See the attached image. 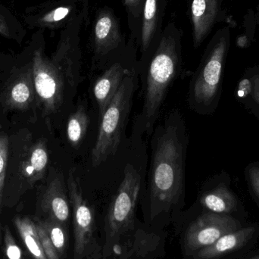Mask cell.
<instances>
[{
	"label": "cell",
	"instance_id": "obj_1",
	"mask_svg": "<svg viewBox=\"0 0 259 259\" xmlns=\"http://www.w3.org/2000/svg\"><path fill=\"white\" fill-rule=\"evenodd\" d=\"M153 140L151 163V216L155 217L178 202L184 188L187 139L181 117L172 115Z\"/></svg>",
	"mask_w": 259,
	"mask_h": 259
},
{
	"label": "cell",
	"instance_id": "obj_2",
	"mask_svg": "<svg viewBox=\"0 0 259 259\" xmlns=\"http://www.w3.org/2000/svg\"><path fill=\"white\" fill-rule=\"evenodd\" d=\"M184 31L175 22L167 23L146 59L147 80L144 106L138 118L140 132L150 134L158 118L169 87L182 65Z\"/></svg>",
	"mask_w": 259,
	"mask_h": 259
},
{
	"label": "cell",
	"instance_id": "obj_3",
	"mask_svg": "<svg viewBox=\"0 0 259 259\" xmlns=\"http://www.w3.org/2000/svg\"><path fill=\"white\" fill-rule=\"evenodd\" d=\"M231 27L224 26L207 45L190 90V103L198 113L211 115L220 102L224 72L231 41Z\"/></svg>",
	"mask_w": 259,
	"mask_h": 259
},
{
	"label": "cell",
	"instance_id": "obj_4",
	"mask_svg": "<svg viewBox=\"0 0 259 259\" xmlns=\"http://www.w3.org/2000/svg\"><path fill=\"white\" fill-rule=\"evenodd\" d=\"M81 62L57 52L56 59L50 60L41 50L33 54L32 77L44 114L57 112L64 101L65 85L75 88L80 81Z\"/></svg>",
	"mask_w": 259,
	"mask_h": 259
},
{
	"label": "cell",
	"instance_id": "obj_5",
	"mask_svg": "<svg viewBox=\"0 0 259 259\" xmlns=\"http://www.w3.org/2000/svg\"><path fill=\"white\" fill-rule=\"evenodd\" d=\"M135 86V77L129 71L103 116L100 118L98 137L92 150L94 167L100 166L116 152L131 112Z\"/></svg>",
	"mask_w": 259,
	"mask_h": 259
},
{
	"label": "cell",
	"instance_id": "obj_6",
	"mask_svg": "<svg viewBox=\"0 0 259 259\" xmlns=\"http://www.w3.org/2000/svg\"><path fill=\"white\" fill-rule=\"evenodd\" d=\"M91 39L94 60L99 62L118 56L128 47L121 32L119 19L113 9L107 6L96 12Z\"/></svg>",
	"mask_w": 259,
	"mask_h": 259
},
{
	"label": "cell",
	"instance_id": "obj_7",
	"mask_svg": "<svg viewBox=\"0 0 259 259\" xmlns=\"http://www.w3.org/2000/svg\"><path fill=\"white\" fill-rule=\"evenodd\" d=\"M140 176L137 170L127 166L124 179L114 197L107 217V227L111 237L121 234L134 219L140 189Z\"/></svg>",
	"mask_w": 259,
	"mask_h": 259
},
{
	"label": "cell",
	"instance_id": "obj_8",
	"mask_svg": "<svg viewBox=\"0 0 259 259\" xmlns=\"http://www.w3.org/2000/svg\"><path fill=\"white\" fill-rule=\"evenodd\" d=\"M68 193L74 211V259L86 255L94 235V214L88 201L83 197L80 183L74 173L70 171L68 179Z\"/></svg>",
	"mask_w": 259,
	"mask_h": 259
},
{
	"label": "cell",
	"instance_id": "obj_9",
	"mask_svg": "<svg viewBox=\"0 0 259 259\" xmlns=\"http://www.w3.org/2000/svg\"><path fill=\"white\" fill-rule=\"evenodd\" d=\"M240 222L229 214L208 212L195 221L187 232L186 247L190 252L200 250L229 233L240 229Z\"/></svg>",
	"mask_w": 259,
	"mask_h": 259
},
{
	"label": "cell",
	"instance_id": "obj_10",
	"mask_svg": "<svg viewBox=\"0 0 259 259\" xmlns=\"http://www.w3.org/2000/svg\"><path fill=\"white\" fill-rule=\"evenodd\" d=\"M189 15L195 49L203 44L218 23H225L231 28L237 26L232 17L222 9V0H190Z\"/></svg>",
	"mask_w": 259,
	"mask_h": 259
},
{
	"label": "cell",
	"instance_id": "obj_11",
	"mask_svg": "<svg viewBox=\"0 0 259 259\" xmlns=\"http://www.w3.org/2000/svg\"><path fill=\"white\" fill-rule=\"evenodd\" d=\"M167 0H146L140 27L138 47L142 62H146L163 31V21L166 14Z\"/></svg>",
	"mask_w": 259,
	"mask_h": 259
},
{
	"label": "cell",
	"instance_id": "obj_12",
	"mask_svg": "<svg viewBox=\"0 0 259 259\" xmlns=\"http://www.w3.org/2000/svg\"><path fill=\"white\" fill-rule=\"evenodd\" d=\"M211 187L204 192L200 202L211 212L229 214L236 211L238 200L231 188V178L223 172L213 178Z\"/></svg>",
	"mask_w": 259,
	"mask_h": 259
},
{
	"label": "cell",
	"instance_id": "obj_13",
	"mask_svg": "<svg viewBox=\"0 0 259 259\" xmlns=\"http://www.w3.org/2000/svg\"><path fill=\"white\" fill-rule=\"evenodd\" d=\"M129 71L121 61H116L97 79L94 84V95L100 110V118L103 116Z\"/></svg>",
	"mask_w": 259,
	"mask_h": 259
},
{
	"label": "cell",
	"instance_id": "obj_14",
	"mask_svg": "<svg viewBox=\"0 0 259 259\" xmlns=\"http://www.w3.org/2000/svg\"><path fill=\"white\" fill-rule=\"evenodd\" d=\"M42 208L50 219L65 225L70 216L69 203L63 181L55 178L47 187L42 199Z\"/></svg>",
	"mask_w": 259,
	"mask_h": 259
},
{
	"label": "cell",
	"instance_id": "obj_15",
	"mask_svg": "<svg viewBox=\"0 0 259 259\" xmlns=\"http://www.w3.org/2000/svg\"><path fill=\"white\" fill-rule=\"evenodd\" d=\"M255 229L250 228H240L234 232L223 236L215 243L199 250L198 259H216L228 255L243 247L253 237Z\"/></svg>",
	"mask_w": 259,
	"mask_h": 259
},
{
	"label": "cell",
	"instance_id": "obj_16",
	"mask_svg": "<svg viewBox=\"0 0 259 259\" xmlns=\"http://www.w3.org/2000/svg\"><path fill=\"white\" fill-rule=\"evenodd\" d=\"M236 98L259 120V66L248 68L239 81Z\"/></svg>",
	"mask_w": 259,
	"mask_h": 259
},
{
	"label": "cell",
	"instance_id": "obj_17",
	"mask_svg": "<svg viewBox=\"0 0 259 259\" xmlns=\"http://www.w3.org/2000/svg\"><path fill=\"white\" fill-rule=\"evenodd\" d=\"M48 152L44 142H39L30 148L21 166L23 178L30 184L44 178L48 164Z\"/></svg>",
	"mask_w": 259,
	"mask_h": 259
},
{
	"label": "cell",
	"instance_id": "obj_18",
	"mask_svg": "<svg viewBox=\"0 0 259 259\" xmlns=\"http://www.w3.org/2000/svg\"><path fill=\"white\" fill-rule=\"evenodd\" d=\"M34 91L31 68L12 83L6 94V104L12 109H27L33 101Z\"/></svg>",
	"mask_w": 259,
	"mask_h": 259
},
{
	"label": "cell",
	"instance_id": "obj_19",
	"mask_svg": "<svg viewBox=\"0 0 259 259\" xmlns=\"http://www.w3.org/2000/svg\"><path fill=\"white\" fill-rule=\"evenodd\" d=\"M15 227L23 243L33 259H47L36 230V223L27 217H16Z\"/></svg>",
	"mask_w": 259,
	"mask_h": 259
},
{
	"label": "cell",
	"instance_id": "obj_20",
	"mask_svg": "<svg viewBox=\"0 0 259 259\" xmlns=\"http://www.w3.org/2000/svg\"><path fill=\"white\" fill-rule=\"evenodd\" d=\"M90 124V117L82 106L70 116L67 124V137L73 147H77L83 141Z\"/></svg>",
	"mask_w": 259,
	"mask_h": 259
},
{
	"label": "cell",
	"instance_id": "obj_21",
	"mask_svg": "<svg viewBox=\"0 0 259 259\" xmlns=\"http://www.w3.org/2000/svg\"><path fill=\"white\" fill-rule=\"evenodd\" d=\"M127 17V24L131 37L135 42L137 47L140 40V27H141L142 14L146 0H121Z\"/></svg>",
	"mask_w": 259,
	"mask_h": 259
},
{
	"label": "cell",
	"instance_id": "obj_22",
	"mask_svg": "<svg viewBox=\"0 0 259 259\" xmlns=\"http://www.w3.org/2000/svg\"><path fill=\"white\" fill-rule=\"evenodd\" d=\"M41 223L48 233L50 240L59 257L60 258H62L65 255L67 244V235L64 225L50 218L41 221Z\"/></svg>",
	"mask_w": 259,
	"mask_h": 259
},
{
	"label": "cell",
	"instance_id": "obj_23",
	"mask_svg": "<svg viewBox=\"0 0 259 259\" xmlns=\"http://www.w3.org/2000/svg\"><path fill=\"white\" fill-rule=\"evenodd\" d=\"M36 226L41 245H42L47 259H61L57 251L55 249L51 240H50L48 233L46 231L42 224L41 223V221H38L36 222Z\"/></svg>",
	"mask_w": 259,
	"mask_h": 259
},
{
	"label": "cell",
	"instance_id": "obj_24",
	"mask_svg": "<svg viewBox=\"0 0 259 259\" xmlns=\"http://www.w3.org/2000/svg\"><path fill=\"white\" fill-rule=\"evenodd\" d=\"M8 152H9V139L6 135H0V205L3 198V187L6 178L7 166Z\"/></svg>",
	"mask_w": 259,
	"mask_h": 259
},
{
	"label": "cell",
	"instance_id": "obj_25",
	"mask_svg": "<svg viewBox=\"0 0 259 259\" xmlns=\"http://www.w3.org/2000/svg\"><path fill=\"white\" fill-rule=\"evenodd\" d=\"M4 240L7 259H23L21 248L17 244L8 227L5 228Z\"/></svg>",
	"mask_w": 259,
	"mask_h": 259
},
{
	"label": "cell",
	"instance_id": "obj_26",
	"mask_svg": "<svg viewBox=\"0 0 259 259\" xmlns=\"http://www.w3.org/2000/svg\"><path fill=\"white\" fill-rule=\"evenodd\" d=\"M246 181L259 199V162L249 164L246 169Z\"/></svg>",
	"mask_w": 259,
	"mask_h": 259
},
{
	"label": "cell",
	"instance_id": "obj_27",
	"mask_svg": "<svg viewBox=\"0 0 259 259\" xmlns=\"http://www.w3.org/2000/svg\"><path fill=\"white\" fill-rule=\"evenodd\" d=\"M254 14H255V23H256L257 27H258L259 31V4L255 8V10H254Z\"/></svg>",
	"mask_w": 259,
	"mask_h": 259
},
{
	"label": "cell",
	"instance_id": "obj_28",
	"mask_svg": "<svg viewBox=\"0 0 259 259\" xmlns=\"http://www.w3.org/2000/svg\"><path fill=\"white\" fill-rule=\"evenodd\" d=\"M6 30H5L4 26L1 24L0 22V33H3V34H6Z\"/></svg>",
	"mask_w": 259,
	"mask_h": 259
},
{
	"label": "cell",
	"instance_id": "obj_29",
	"mask_svg": "<svg viewBox=\"0 0 259 259\" xmlns=\"http://www.w3.org/2000/svg\"><path fill=\"white\" fill-rule=\"evenodd\" d=\"M250 259H259V254L258 255H255V256L252 257V258Z\"/></svg>",
	"mask_w": 259,
	"mask_h": 259
}]
</instances>
